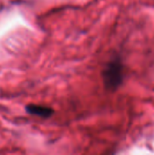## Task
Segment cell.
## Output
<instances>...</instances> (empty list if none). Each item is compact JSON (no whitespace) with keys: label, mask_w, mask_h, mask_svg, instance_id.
Here are the masks:
<instances>
[{"label":"cell","mask_w":154,"mask_h":155,"mask_svg":"<svg viewBox=\"0 0 154 155\" xmlns=\"http://www.w3.org/2000/svg\"><path fill=\"white\" fill-rule=\"evenodd\" d=\"M103 79L108 90H116L123 79V66L120 58L111 60L103 71Z\"/></svg>","instance_id":"1"},{"label":"cell","mask_w":154,"mask_h":155,"mask_svg":"<svg viewBox=\"0 0 154 155\" xmlns=\"http://www.w3.org/2000/svg\"><path fill=\"white\" fill-rule=\"evenodd\" d=\"M25 110L30 114L37 115V116L44 117V118L50 117L54 113L53 109L49 107L42 106V105H35V104H28L25 107Z\"/></svg>","instance_id":"2"}]
</instances>
